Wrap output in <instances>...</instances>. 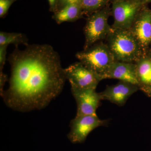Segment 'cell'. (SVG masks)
I'll return each instance as SVG.
<instances>
[{
  "mask_svg": "<svg viewBox=\"0 0 151 151\" xmlns=\"http://www.w3.org/2000/svg\"><path fill=\"white\" fill-rule=\"evenodd\" d=\"M13 44L15 47L19 45L26 46L29 45L28 39L26 36L21 33L0 32V45Z\"/></svg>",
  "mask_w": 151,
  "mask_h": 151,
  "instance_id": "cell-14",
  "label": "cell"
},
{
  "mask_svg": "<svg viewBox=\"0 0 151 151\" xmlns=\"http://www.w3.org/2000/svg\"><path fill=\"white\" fill-rule=\"evenodd\" d=\"M66 79L71 86L82 89H96L102 79L80 62H76L64 68Z\"/></svg>",
  "mask_w": 151,
  "mask_h": 151,
  "instance_id": "cell-7",
  "label": "cell"
},
{
  "mask_svg": "<svg viewBox=\"0 0 151 151\" xmlns=\"http://www.w3.org/2000/svg\"><path fill=\"white\" fill-rule=\"evenodd\" d=\"M144 4L140 0H124L113 1L112 13L114 18L112 27L129 29Z\"/></svg>",
  "mask_w": 151,
  "mask_h": 151,
  "instance_id": "cell-5",
  "label": "cell"
},
{
  "mask_svg": "<svg viewBox=\"0 0 151 151\" xmlns=\"http://www.w3.org/2000/svg\"><path fill=\"white\" fill-rule=\"evenodd\" d=\"M8 80L7 76L3 71H0V94L1 96L4 93V88L6 81Z\"/></svg>",
  "mask_w": 151,
  "mask_h": 151,
  "instance_id": "cell-18",
  "label": "cell"
},
{
  "mask_svg": "<svg viewBox=\"0 0 151 151\" xmlns=\"http://www.w3.org/2000/svg\"><path fill=\"white\" fill-rule=\"evenodd\" d=\"M83 65L99 76L102 80L115 60L106 43L98 42L76 54Z\"/></svg>",
  "mask_w": 151,
  "mask_h": 151,
  "instance_id": "cell-3",
  "label": "cell"
},
{
  "mask_svg": "<svg viewBox=\"0 0 151 151\" xmlns=\"http://www.w3.org/2000/svg\"><path fill=\"white\" fill-rule=\"evenodd\" d=\"M147 96H148L149 97H150L151 98V92H150V94H149Z\"/></svg>",
  "mask_w": 151,
  "mask_h": 151,
  "instance_id": "cell-22",
  "label": "cell"
},
{
  "mask_svg": "<svg viewBox=\"0 0 151 151\" xmlns=\"http://www.w3.org/2000/svg\"><path fill=\"white\" fill-rule=\"evenodd\" d=\"M71 92L77 105L76 116L97 115L102 97L96 89H82L71 86Z\"/></svg>",
  "mask_w": 151,
  "mask_h": 151,
  "instance_id": "cell-8",
  "label": "cell"
},
{
  "mask_svg": "<svg viewBox=\"0 0 151 151\" xmlns=\"http://www.w3.org/2000/svg\"><path fill=\"white\" fill-rule=\"evenodd\" d=\"M17 0H0V17H4L12 4Z\"/></svg>",
  "mask_w": 151,
  "mask_h": 151,
  "instance_id": "cell-16",
  "label": "cell"
},
{
  "mask_svg": "<svg viewBox=\"0 0 151 151\" xmlns=\"http://www.w3.org/2000/svg\"><path fill=\"white\" fill-rule=\"evenodd\" d=\"M110 0H81L80 5L83 13L88 16L94 12L105 8Z\"/></svg>",
  "mask_w": 151,
  "mask_h": 151,
  "instance_id": "cell-15",
  "label": "cell"
},
{
  "mask_svg": "<svg viewBox=\"0 0 151 151\" xmlns=\"http://www.w3.org/2000/svg\"><path fill=\"white\" fill-rule=\"evenodd\" d=\"M8 89L1 97L14 111L27 112L45 108L57 97L67 80L59 54L47 44L16 47L8 58Z\"/></svg>",
  "mask_w": 151,
  "mask_h": 151,
  "instance_id": "cell-1",
  "label": "cell"
},
{
  "mask_svg": "<svg viewBox=\"0 0 151 151\" xmlns=\"http://www.w3.org/2000/svg\"><path fill=\"white\" fill-rule=\"evenodd\" d=\"M142 3L145 4L147 2H151V0H140Z\"/></svg>",
  "mask_w": 151,
  "mask_h": 151,
  "instance_id": "cell-21",
  "label": "cell"
},
{
  "mask_svg": "<svg viewBox=\"0 0 151 151\" xmlns=\"http://www.w3.org/2000/svg\"><path fill=\"white\" fill-rule=\"evenodd\" d=\"M111 13L109 9L105 7L88 16L84 28L85 42L83 49L106 39L112 29L108 22Z\"/></svg>",
  "mask_w": 151,
  "mask_h": 151,
  "instance_id": "cell-4",
  "label": "cell"
},
{
  "mask_svg": "<svg viewBox=\"0 0 151 151\" xmlns=\"http://www.w3.org/2000/svg\"><path fill=\"white\" fill-rule=\"evenodd\" d=\"M113 1H124V0H113Z\"/></svg>",
  "mask_w": 151,
  "mask_h": 151,
  "instance_id": "cell-23",
  "label": "cell"
},
{
  "mask_svg": "<svg viewBox=\"0 0 151 151\" xmlns=\"http://www.w3.org/2000/svg\"><path fill=\"white\" fill-rule=\"evenodd\" d=\"M8 46L7 45H0V71H3L5 64Z\"/></svg>",
  "mask_w": 151,
  "mask_h": 151,
  "instance_id": "cell-17",
  "label": "cell"
},
{
  "mask_svg": "<svg viewBox=\"0 0 151 151\" xmlns=\"http://www.w3.org/2000/svg\"><path fill=\"white\" fill-rule=\"evenodd\" d=\"M143 51H147L151 42V11L142 9L129 29Z\"/></svg>",
  "mask_w": 151,
  "mask_h": 151,
  "instance_id": "cell-10",
  "label": "cell"
},
{
  "mask_svg": "<svg viewBox=\"0 0 151 151\" xmlns=\"http://www.w3.org/2000/svg\"><path fill=\"white\" fill-rule=\"evenodd\" d=\"M48 1L50 10L55 12L57 7L58 0H48Z\"/></svg>",
  "mask_w": 151,
  "mask_h": 151,
  "instance_id": "cell-20",
  "label": "cell"
},
{
  "mask_svg": "<svg viewBox=\"0 0 151 151\" xmlns=\"http://www.w3.org/2000/svg\"><path fill=\"white\" fill-rule=\"evenodd\" d=\"M104 78L119 79L139 86L135 63L115 60L108 68Z\"/></svg>",
  "mask_w": 151,
  "mask_h": 151,
  "instance_id": "cell-11",
  "label": "cell"
},
{
  "mask_svg": "<svg viewBox=\"0 0 151 151\" xmlns=\"http://www.w3.org/2000/svg\"><path fill=\"white\" fill-rule=\"evenodd\" d=\"M139 90L137 85L120 81L117 84L107 86L100 94L102 100H108L119 106H123L130 97Z\"/></svg>",
  "mask_w": 151,
  "mask_h": 151,
  "instance_id": "cell-9",
  "label": "cell"
},
{
  "mask_svg": "<svg viewBox=\"0 0 151 151\" xmlns=\"http://www.w3.org/2000/svg\"><path fill=\"white\" fill-rule=\"evenodd\" d=\"M80 1H81V0H58L57 6L59 3H60V4L62 6L61 8H62L64 6L67 4H69L80 5Z\"/></svg>",
  "mask_w": 151,
  "mask_h": 151,
  "instance_id": "cell-19",
  "label": "cell"
},
{
  "mask_svg": "<svg viewBox=\"0 0 151 151\" xmlns=\"http://www.w3.org/2000/svg\"><path fill=\"white\" fill-rule=\"evenodd\" d=\"M106 39V44L116 61L135 63L144 52L129 29L112 27Z\"/></svg>",
  "mask_w": 151,
  "mask_h": 151,
  "instance_id": "cell-2",
  "label": "cell"
},
{
  "mask_svg": "<svg viewBox=\"0 0 151 151\" xmlns=\"http://www.w3.org/2000/svg\"><path fill=\"white\" fill-rule=\"evenodd\" d=\"M108 123V120H101L97 115L76 116L70 121L68 138L73 144L84 143L92 131L98 127L107 126Z\"/></svg>",
  "mask_w": 151,
  "mask_h": 151,
  "instance_id": "cell-6",
  "label": "cell"
},
{
  "mask_svg": "<svg viewBox=\"0 0 151 151\" xmlns=\"http://www.w3.org/2000/svg\"></svg>",
  "mask_w": 151,
  "mask_h": 151,
  "instance_id": "cell-24",
  "label": "cell"
},
{
  "mask_svg": "<svg viewBox=\"0 0 151 151\" xmlns=\"http://www.w3.org/2000/svg\"><path fill=\"white\" fill-rule=\"evenodd\" d=\"M83 11L80 5L69 4L55 13L52 18L58 24L64 22H74L82 17Z\"/></svg>",
  "mask_w": 151,
  "mask_h": 151,
  "instance_id": "cell-13",
  "label": "cell"
},
{
  "mask_svg": "<svg viewBox=\"0 0 151 151\" xmlns=\"http://www.w3.org/2000/svg\"><path fill=\"white\" fill-rule=\"evenodd\" d=\"M135 63L139 88L147 96L151 92V54L145 52Z\"/></svg>",
  "mask_w": 151,
  "mask_h": 151,
  "instance_id": "cell-12",
  "label": "cell"
}]
</instances>
